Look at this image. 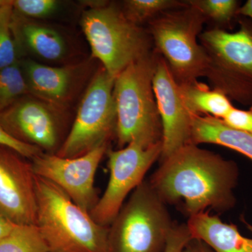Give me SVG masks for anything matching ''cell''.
<instances>
[{
  "instance_id": "obj_25",
  "label": "cell",
  "mask_w": 252,
  "mask_h": 252,
  "mask_svg": "<svg viewBox=\"0 0 252 252\" xmlns=\"http://www.w3.org/2000/svg\"><path fill=\"white\" fill-rule=\"evenodd\" d=\"M191 238L187 223L175 222L167 238L165 252H182Z\"/></svg>"
},
{
  "instance_id": "obj_9",
  "label": "cell",
  "mask_w": 252,
  "mask_h": 252,
  "mask_svg": "<svg viewBox=\"0 0 252 252\" xmlns=\"http://www.w3.org/2000/svg\"><path fill=\"white\" fill-rule=\"evenodd\" d=\"M161 152V142L150 146L134 142L117 150L108 149V185L90 212L96 223L110 225L127 195L144 181V176Z\"/></svg>"
},
{
  "instance_id": "obj_21",
  "label": "cell",
  "mask_w": 252,
  "mask_h": 252,
  "mask_svg": "<svg viewBox=\"0 0 252 252\" xmlns=\"http://www.w3.org/2000/svg\"><path fill=\"white\" fill-rule=\"evenodd\" d=\"M187 5V3L173 0H127L123 3L122 9L129 21L140 26V23L153 20L167 10Z\"/></svg>"
},
{
  "instance_id": "obj_30",
  "label": "cell",
  "mask_w": 252,
  "mask_h": 252,
  "mask_svg": "<svg viewBox=\"0 0 252 252\" xmlns=\"http://www.w3.org/2000/svg\"><path fill=\"white\" fill-rule=\"evenodd\" d=\"M237 15L252 20V0H248L245 4L240 6Z\"/></svg>"
},
{
  "instance_id": "obj_15",
  "label": "cell",
  "mask_w": 252,
  "mask_h": 252,
  "mask_svg": "<svg viewBox=\"0 0 252 252\" xmlns=\"http://www.w3.org/2000/svg\"><path fill=\"white\" fill-rule=\"evenodd\" d=\"M13 31L20 57L51 65L77 62L72 40L61 28L39 20L31 19L14 11Z\"/></svg>"
},
{
  "instance_id": "obj_31",
  "label": "cell",
  "mask_w": 252,
  "mask_h": 252,
  "mask_svg": "<svg viewBox=\"0 0 252 252\" xmlns=\"http://www.w3.org/2000/svg\"><path fill=\"white\" fill-rule=\"evenodd\" d=\"M244 223H245V225H246L247 228H248V229L250 230V231L252 233V225L250 224V223H248V222L246 221L245 220H243Z\"/></svg>"
},
{
  "instance_id": "obj_18",
  "label": "cell",
  "mask_w": 252,
  "mask_h": 252,
  "mask_svg": "<svg viewBox=\"0 0 252 252\" xmlns=\"http://www.w3.org/2000/svg\"><path fill=\"white\" fill-rule=\"evenodd\" d=\"M179 87L184 104L190 114H205L223 119L234 107L223 91L212 90L197 80L179 84Z\"/></svg>"
},
{
  "instance_id": "obj_29",
  "label": "cell",
  "mask_w": 252,
  "mask_h": 252,
  "mask_svg": "<svg viewBox=\"0 0 252 252\" xmlns=\"http://www.w3.org/2000/svg\"><path fill=\"white\" fill-rule=\"evenodd\" d=\"M15 225H16L11 223L0 214V240L9 234Z\"/></svg>"
},
{
  "instance_id": "obj_4",
  "label": "cell",
  "mask_w": 252,
  "mask_h": 252,
  "mask_svg": "<svg viewBox=\"0 0 252 252\" xmlns=\"http://www.w3.org/2000/svg\"><path fill=\"white\" fill-rule=\"evenodd\" d=\"M80 26L90 46L91 57L114 77L149 54L146 32L129 21L117 5L101 1L87 4Z\"/></svg>"
},
{
  "instance_id": "obj_28",
  "label": "cell",
  "mask_w": 252,
  "mask_h": 252,
  "mask_svg": "<svg viewBox=\"0 0 252 252\" xmlns=\"http://www.w3.org/2000/svg\"><path fill=\"white\" fill-rule=\"evenodd\" d=\"M182 252H215L203 240L191 238L185 245Z\"/></svg>"
},
{
  "instance_id": "obj_26",
  "label": "cell",
  "mask_w": 252,
  "mask_h": 252,
  "mask_svg": "<svg viewBox=\"0 0 252 252\" xmlns=\"http://www.w3.org/2000/svg\"><path fill=\"white\" fill-rule=\"evenodd\" d=\"M0 147L13 149L23 157L27 158L29 160H31L33 158L43 152L37 147L23 143L16 140L14 137L10 135L1 125H0Z\"/></svg>"
},
{
  "instance_id": "obj_8",
  "label": "cell",
  "mask_w": 252,
  "mask_h": 252,
  "mask_svg": "<svg viewBox=\"0 0 252 252\" xmlns=\"http://www.w3.org/2000/svg\"><path fill=\"white\" fill-rule=\"evenodd\" d=\"M115 79L101 65L95 71L81 96L72 127L56 155L79 157L108 144L117 126Z\"/></svg>"
},
{
  "instance_id": "obj_27",
  "label": "cell",
  "mask_w": 252,
  "mask_h": 252,
  "mask_svg": "<svg viewBox=\"0 0 252 252\" xmlns=\"http://www.w3.org/2000/svg\"><path fill=\"white\" fill-rule=\"evenodd\" d=\"M221 120L230 127L252 134V106L248 110L233 107Z\"/></svg>"
},
{
  "instance_id": "obj_23",
  "label": "cell",
  "mask_w": 252,
  "mask_h": 252,
  "mask_svg": "<svg viewBox=\"0 0 252 252\" xmlns=\"http://www.w3.org/2000/svg\"><path fill=\"white\" fill-rule=\"evenodd\" d=\"M12 6L16 14L46 21L59 14L64 3L59 0H12Z\"/></svg>"
},
{
  "instance_id": "obj_32",
  "label": "cell",
  "mask_w": 252,
  "mask_h": 252,
  "mask_svg": "<svg viewBox=\"0 0 252 252\" xmlns=\"http://www.w3.org/2000/svg\"><path fill=\"white\" fill-rule=\"evenodd\" d=\"M6 1V0H0V6H1V5L4 4Z\"/></svg>"
},
{
  "instance_id": "obj_24",
  "label": "cell",
  "mask_w": 252,
  "mask_h": 252,
  "mask_svg": "<svg viewBox=\"0 0 252 252\" xmlns=\"http://www.w3.org/2000/svg\"><path fill=\"white\" fill-rule=\"evenodd\" d=\"M187 2L205 17L207 16L220 23L231 21L240 6L236 0H193Z\"/></svg>"
},
{
  "instance_id": "obj_10",
  "label": "cell",
  "mask_w": 252,
  "mask_h": 252,
  "mask_svg": "<svg viewBox=\"0 0 252 252\" xmlns=\"http://www.w3.org/2000/svg\"><path fill=\"white\" fill-rule=\"evenodd\" d=\"M68 111L28 94L0 114V125L23 143L56 154L66 135Z\"/></svg>"
},
{
  "instance_id": "obj_20",
  "label": "cell",
  "mask_w": 252,
  "mask_h": 252,
  "mask_svg": "<svg viewBox=\"0 0 252 252\" xmlns=\"http://www.w3.org/2000/svg\"><path fill=\"white\" fill-rule=\"evenodd\" d=\"M12 0L0 6V70L17 64L21 60L13 31Z\"/></svg>"
},
{
  "instance_id": "obj_19",
  "label": "cell",
  "mask_w": 252,
  "mask_h": 252,
  "mask_svg": "<svg viewBox=\"0 0 252 252\" xmlns=\"http://www.w3.org/2000/svg\"><path fill=\"white\" fill-rule=\"evenodd\" d=\"M0 252H49L36 225H16L0 240Z\"/></svg>"
},
{
  "instance_id": "obj_2",
  "label": "cell",
  "mask_w": 252,
  "mask_h": 252,
  "mask_svg": "<svg viewBox=\"0 0 252 252\" xmlns=\"http://www.w3.org/2000/svg\"><path fill=\"white\" fill-rule=\"evenodd\" d=\"M36 225L49 252H108L109 227L96 223L50 181L36 175Z\"/></svg>"
},
{
  "instance_id": "obj_17",
  "label": "cell",
  "mask_w": 252,
  "mask_h": 252,
  "mask_svg": "<svg viewBox=\"0 0 252 252\" xmlns=\"http://www.w3.org/2000/svg\"><path fill=\"white\" fill-rule=\"evenodd\" d=\"M190 144H214L238 152L252 160V134L227 126L211 116L191 114Z\"/></svg>"
},
{
  "instance_id": "obj_16",
  "label": "cell",
  "mask_w": 252,
  "mask_h": 252,
  "mask_svg": "<svg viewBox=\"0 0 252 252\" xmlns=\"http://www.w3.org/2000/svg\"><path fill=\"white\" fill-rule=\"evenodd\" d=\"M192 238L203 240L215 252H252V239L243 236L237 225L227 223L218 215L202 212L189 217Z\"/></svg>"
},
{
  "instance_id": "obj_6",
  "label": "cell",
  "mask_w": 252,
  "mask_h": 252,
  "mask_svg": "<svg viewBox=\"0 0 252 252\" xmlns=\"http://www.w3.org/2000/svg\"><path fill=\"white\" fill-rule=\"evenodd\" d=\"M239 23L235 32L216 28L200 34L210 60L205 75L230 99L252 106V20Z\"/></svg>"
},
{
  "instance_id": "obj_14",
  "label": "cell",
  "mask_w": 252,
  "mask_h": 252,
  "mask_svg": "<svg viewBox=\"0 0 252 252\" xmlns=\"http://www.w3.org/2000/svg\"><path fill=\"white\" fill-rule=\"evenodd\" d=\"M153 89L162 126L161 160L190 144L191 114L186 108L179 84L164 59H157Z\"/></svg>"
},
{
  "instance_id": "obj_11",
  "label": "cell",
  "mask_w": 252,
  "mask_h": 252,
  "mask_svg": "<svg viewBox=\"0 0 252 252\" xmlns=\"http://www.w3.org/2000/svg\"><path fill=\"white\" fill-rule=\"evenodd\" d=\"M107 151L108 144L76 158L42 152L31 161L36 176L62 189L76 205L90 214L99 200L94 187L96 172Z\"/></svg>"
},
{
  "instance_id": "obj_1",
  "label": "cell",
  "mask_w": 252,
  "mask_h": 252,
  "mask_svg": "<svg viewBox=\"0 0 252 252\" xmlns=\"http://www.w3.org/2000/svg\"><path fill=\"white\" fill-rule=\"evenodd\" d=\"M238 179L236 162L190 143L161 160L148 181L167 205H180L189 218L233 209Z\"/></svg>"
},
{
  "instance_id": "obj_22",
  "label": "cell",
  "mask_w": 252,
  "mask_h": 252,
  "mask_svg": "<svg viewBox=\"0 0 252 252\" xmlns=\"http://www.w3.org/2000/svg\"><path fill=\"white\" fill-rule=\"evenodd\" d=\"M28 94L27 84L19 62L0 70V114Z\"/></svg>"
},
{
  "instance_id": "obj_3",
  "label": "cell",
  "mask_w": 252,
  "mask_h": 252,
  "mask_svg": "<svg viewBox=\"0 0 252 252\" xmlns=\"http://www.w3.org/2000/svg\"><path fill=\"white\" fill-rule=\"evenodd\" d=\"M157 59L149 54L116 77L115 134L119 149L134 142L144 146L161 142V122L153 89Z\"/></svg>"
},
{
  "instance_id": "obj_12",
  "label": "cell",
  "mask_w": 252,
  "mask_h": 252,
  "mask_svg": "<svg viewBox=\"0 0 252 252\" xmlns=\"http://www.w3.org/2000/svg\"><path fill=\"white\" fill-rule=\"evenodd\" d=\"M94 60L91 57L64 65L43 64L30 59H21L19 63L30 94L69 111L95 72L93 70Z\"/></svg>"
},
{
  "instance_id": "obj_5",
  "label": "cell",
  "mask_w": 252,
  "mask_h": 252,
  "mask_svg": "<svg viewBox=\"0 0 252 252\" xmlns=\"http://www.w3.org/2000/svg\"><path fill=\"white\" fill-rule=\"evenodd\" d=\"M174 223L167 204L143 181L109 226L108 252H165Z\"/></svg>"
},
{
  "instance_id": "obj_7",
  "label": "cell",
  "mask_w": 252,
  "mask_h": 252,
  "mask_svg": "<svg viewBox=\"0 0 252 252\" xmlns=\"http://www.w3.org/2000/svg\"><path fill=\"white\" fill-rule=\"evenodd\" d=\"M205 18L187 4L183 9L163 13L150 21L156 46L178 84L196 80L207 72L208 55L197 41Z\"/></svg>"
},
{
  "instance_id": "obj_13",
  "label": "cell",
  "mask_w": 252,
  "mask_h": 252,
  "mask_svg": "<svg viewBox=\"0 0 252 252\" xmlns=\"http://www.w3.org/2000/svg\"><path fill=\"white\" fill-rule=\"evenodd\" d=\"M0 214L15 225H36V175L31 160L0 147Z\"/></svg>"
}]
</instances>
